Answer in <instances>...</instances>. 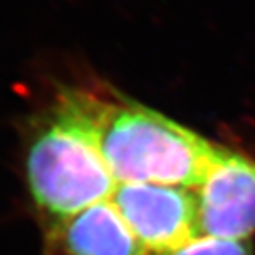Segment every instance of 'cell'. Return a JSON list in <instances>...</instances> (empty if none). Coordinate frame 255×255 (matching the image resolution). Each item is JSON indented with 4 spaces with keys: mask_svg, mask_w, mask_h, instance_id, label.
I'll return each instance as SVG.
<instances>
[{
    "mask_svg": "<svg viewBox=\"0 0 255 255\" xmlns=\"http://www.w3.org/2000/svg\"><path fill=\"white\" fill-rule=\"evenodd\" d=\"M174 255H254L250 239H222L200 236Z\"/></svg>",
    "mask_w": 255,
    "mask_h": 255,
    "instance_id": "obj_6",
    "label": "cell"
},
{
    "mask_svg": "<svg viewBox=\"0 0 255 255\" xmlns=\"http://www.w3.org/2000/svg\"><path fill=\"white\" fill-rule=\"evenodd\" d=\"M43 227V255H147L110 199Z\"/></svg>",
    "mask_w": 255,
    "mask_h": 255,
    "instance_id": "obj_5",
    "label": "cell"
},
{
    "mask_svg": "<svg viewBox=\"0 0 255 255\" xmlns=\"http://www.w3.org/2000/svg\"><path fill=\"white\" fill-rule=\"evenodd\" d=\"M197 195L202 236L250 239L255 234V159L223 149Z\"/></svg>",
    "mask_w": 255,
    "mask_h": 255,
    "instance_id": "obj_4",
    "label": "cell"
},
{
    "mask_svg": "<svg viewBox=\"0 0 255 255\" xmlns=\"http://www.w3.org/2000/svg\"><path fill=\"white\" fill-rule=\"evenodd\" d=\"M110 202L147 255H174L200 238L197 190L156 183L117 184Z\"/></svg>",
    "mask_w": 255,
    "mask_h": 255,
    "instance_id": "obj_3",
    "label": "cell"
},
{
    "mask_svg": "<svg viewBox=\"0 0 255 255\" xmlns=\"http://www.w3.org/2000/svg\"><path fill=\"white\" fill-rule=\"evenodd\" d=\"M96 143L117 184L156 183L197 188L223 145L103 82H84Z\"/></svg>",
    "mask_w": 255,
    "mask_h": 255,
    "instance_id": "obj_1",
    "label": "cell"
},
{
    "mask_svg": "<svg viewBox=\"0 0 255 255\" xmlns=\"http://www.w3.org/2000/svg\"><path fill=\"white\" fill-rule=\"evenodd\" d=\"M25 177L43 223L112 197L117 183L96 143L84 84L57 87L30 123Z\"/></svg>",
    "mask_w": 255,
    "mask_h": 255,
    "instance_id": "obj_2",
    "label": "cell"
}]
</instances>
